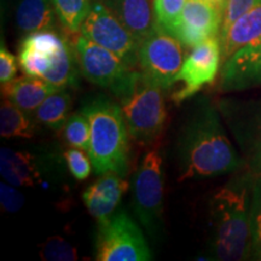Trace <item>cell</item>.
<instances>
[{
  "mask_svg": "<svg viewBox=\"0 0 261 261\" xmlns=\"http://www.w3.org/2000/svg\"><path fill=\"white\" fill-rule=\"evenodd\" d=\"M0 173L9 184L32 188L41 181L35 158L27 151L3 148L0 151Z\"/></svg>",
  "mask_w": 261,
  "mask_h": 261,
  "instance_id": "cell-16",
  "label": "cell"
},
{
  "mask_svg": "<svg viewBox=\"0 0 261 261\" xmlns=\"http://www.w3.org/2000/svg\"><path fill=\"white\" fill-rule=\"evenodd\" d=\"M80 34L112 51L132 69L139 65V40L99 0L92 2Z\"/></svg>",
  "mask_w": 261,
  "mask_h": 261,
  "instance_id": "cell-9",
  "label": "cell"
},
{
  "mask_svg": "<svg viewBox=\"0 0 261 261\" xmlns=\"http://www.w3.org/2000/svg\"><path fill=\"white\" fill-rule=\"evenodd\" d=\"M162 91L158 84L139 71L132 89L120 98L129 136L136 142L149 144L163 130L167 110Z\"/></svg>",
  "mask_w": 261,
  "mask_h": 261,
  "instance_id": "cell-5",
  "label": "cell"
},
{
  "mask_svg": "<svg viewBox=\"0 0 261 261\" xmlns=\"http://www.w3.org/2000/svg\"><path fill=\"white\" fill-rule=\"evenodd\" d=\"M221 60V45L218 37L208 38L192 48L173 83V86H178L172 92L173 102L181 104L195 96L204 85L213 83Z\"/></svg>",
  "mask_w": 261,
  "mask_h": 261,
  "instance_id": "cell-11",
  "label": "cell"
},
{
  "mask_svg": "<svg viewBox=\"0 0 261 261\" xmlns=\"http://www.w3.org/2000/svg\"><path fill=\"white\" fill-rule=\"evenodd\" d=\"M41 259L48 261H73L77 260L75 247L68 243L63 237L52 236L42 244L40 250Z\"/></svg>",
  "mask_w": 261,
  "mask_h": 261,
  "instance_id": "cell-25",
  "label": "cell"
},
{
  "mask_svg": "<svg viewBox=\"0 0 261 261\" xmlns=\"http://www.w3.org/2000/svg\"><path fill=\"white\" fill-rule=\"evenodd\" d=\"M178 180L236 172L243 161L225 133L219 114L207 98L197 100L178 139Z\"/></svg>",
  "mask_w": 261,
  "mask_h": 261,
  "instance_id": "cell-1",
  "label": "cell"
},
{
  "mask_svg": "<svg viewBox=\"0 0 261 261\" xmlns=\"http://www.w3.org/2000/svg\"><path fill=\"white\" fill-rule=\"evenodd\" d=\"M129 29L139 42L155 24L149 0H99Z\"/></svg>",
  "mask_w": 261,
  "mask_h": 261,
  "instance_id": "cell-17",
  "label": "cell"
},
{
  "mask_svg": "<svg viewBox=\"0 0 261 261\" xmlns=\"http://www.w3.org/2000/svg\"><path fill=\"white\" fill-rule=\"evenodd\" d=\"M0 135L3 138H32L35 135V123L28 113L6 98L0 106Z\"/></svg>",
  "mask_w": 261,
  "mask_h": 261,
  "instance_id": "cell-21",
  "label": "cell"
},
{
  "mask_svg": "<svg viewBox=\"0 0 261 261\" xmlns=\"http://www.w3.org/2000/svg\"><path fill=\"white\" fill-rule=\"evenodd\" d=\"M56 11L60 24L67 34L75 35L80 33L85 18L89 15L91 0H51Z\"/></svg>",
  "mask_w": 261,
  "mask_h": 261,
  "instance_id": "cell-22",
  "label": "cell"
},
{
  "mask_svg": "<svg viewBox=\"0 0 261 261\" xmlns=\"http://www.w3.org/2000/svg\"><path fill=\"white\" fill-rule=\"evenodd\" d=\"M223 9L205 0H188L180 17L169 32L185 48H194L207 40L218 37L221 27Z\"/></svg>",
  "mask_w": 261,
  "mask_h": 261,
  "instance_id": "cell-12",
  "label": "cell"
},
{
  "mask_svg": "<svg viewBox=\"0 0 261 261\" xmlns=\"http://www.w3.org/2000/svg\"><path fill=\"white\" fill-rule=\"evenodd\" d=\"M254 123L256 126V130H257V137L261 136V106L257 109V112L255 114V117H254Z\"/></svg>",
  "mask_w": 261,
  "mask_h": 261,
  "instance_id": "cell-33",
  "label": "cell"
},
{
  "mask_svg": "<svg viewBox=\"0 0 261 261\" xmlns=\"http://www.w3.org/2000/svg\"><path fill=\"white\" fill-rule=\"evenodd\" d=\"M221 89L242 91L261 85V37L224 62Z\"/></svg>",
  "mask_w": 261,
  "mask_h": 261,
  "instance_id": "cell-13",
  "label": "cell"
},
{
  "mask_svg": "<svg viewBox=\"0 0 261 261\" xmlns=\"http://www.w3.org/2000/svg\"><path fill=\"white\" fill-rule=\"evenodd\" d=\"M74 47L81 74L91 84L109 90L119 99L132 89L139 71L129 68L112 51L83 34L75 38Z\"/></svg>",
  "mask_w": 261,
  "mask_h": 261,
  "instance_id": "cell-6",
  "label": "cell"
},
{
  "mask_svg": "<svg viewBox=\"0 0 261 261\" xmlns=\"http://www.w3.org/2000/svg\"><path fill=\"white\" fill-rule=\"evenodd\" d=\"M255 175L233 177L212 197L211 252L215 260L238 261L250 256V203Z\"/></svg>",
  "mask_w": 261,
  "mask_h": 261,
  "instance_id": "cell-2",
  "label": "cell"
},
{
  "mask_svg": "<svg viewBox=\"0 0 261 261\" xmlns=\"http://www.w3.org/2000/svg\"><path fill=\"white\" fill-rule=\"evenodd\" d=\"M128 188L121 175L106 173L84 191L83 201L89 213L100 221L114 213Z\"/></svg>",
  "mask_w": 261,
  "mask_h": 261,
  "instance_id": "cell-14",
  "label": "cell"
},
{
  "mask_svg": "<svg viewBox=\"0 0 261 261\" xmlns=\"http://www.w3.org/2000/svg\"><path fill=\"white\" fill-rule=\"evenodd\" d=\"M250 255H253L254 259L261 260V242L253 244L252 250H250Z\"/></svg>",
  "mask_w": 261,
  "mask_h": 261,
  "instance_id": "cell-32",
  "label": "cell"
},
{
  "mask_svg": "<svg viewBox=\"0 0 261 261\" xmlns=\"http://www.w3.org/2000/svg\"><path fill=\"white\" fill-rule=\"evenodd\" d=\"M85 150L70 148L63 154L64 161L69 169L70 174L77 181H83L90 177L93 166H91L90 156L85 154Z\"/></svg>",
  "mask_w": 261,
  "mask_h": 261,
  "instance_id": "cell-27",
  "label": "cell"
},
{
  "mask_svg": "<svg viewBox=\"0 0 261 261\" xmlns=\"http://www.w3.org/2000/svg\"><path fill=\"white\" fill-rule=\"evenodd\" d=\"M25 202L24 195L17 189H15V185L0 184V204L2 208L8 213H15L23 207Z\"/></svg>",
  "mask_w": 261,
  "mask_h": 261,
  "instance_id": "cell-29",
  "label": "cell"
},
{
  "mask_svg": "<svg viewBox=\"0 0 261 261\" xmlns=\"http://www.w3.org/2000/svg\"><path fill=\"white\" fill-rule=\"evenodd\" d=\"M60 87H56L40 77L24 75L2 85V94L15 106L31 114L38 109L46 98Z\"/></svg>",
  "mask_w": 261,
  "mask_h": 261,
  "instance_id": "cell-15",
  "label": "cell"
},
{
  "mask_svg": "<svg viewBox=\"0 0 261 261\" xmlns=\"http://www.w3.org/2000/svg\"><path fill=\"white\" fill-rule=\"evenodd\" d=\"M96 260L148 261L151 250L138 225L126 212H117L98 221Z\"/></svg>",
  "mask_w": 261,
  "mask_h": 261,
  "instance_id": "cell-7",
  "label": "cell"
},
{
  "mask_svg": "<svg viewBox=\"0 0 261 261\" xmlns=\"http://www.w3.org/2000/svg\"><path fill=\"white\" fill-rule=\"evenodd\" d=\"M249 171L254 175H261V136L257 137L249 158Z\"/></svg>",
  "mask_w": 261,
  "mask_h": 261,
  "instance_id": "cell-31",
  "label": "cell"
},
{
  "mask_svg": "<svg viewBox=\"0 0 261 261\" xmlns=\"http://www.w3.org/2000/svg\"><path fill=\"white\" fill-rule=\"evenodd\" d=\"M80 112L90 123L87 154L94 173H116L125 177L129 167V132L122 108L110 98L98 96L85 103Z\"/></svg>",
  "mask_w": 261,
  "mask_h": 261,
  "instance_id": "cell-3",
  "label": "cell"
},
{
  "mask_svg": "<svg viewBox=\"0 0 261 261\" xmlns=\"http://www.w3.org/2000/svg\"><path fill=\"white\" fill-rule=\"evenodd\" d=\"M205 2H210V3H212V4L219 6V8L223 9V5H224L225 0H205Z\"/></svg>",
  "mask_w": 261,
  "mask_h": 261,
  "instance_id": "cell-34",
  "label": "cell"
},
{
  "mask_svg": "<svg viewBox=\"0 0 261 261\" xmlns=\"http://www.w3.org/2000/svg\"><path fill=\"white\" fill-rule=\"evenodd\" d=\"M18 64L25 75L40 77L60 89L79 86L81 71L74 42L56 29L27 34L19 46Z\"/></svg>",
  "mask_w": 261,
  "mask_h": 261,
  "instance_id": "cell-4",
  "label": "cell"
},
{
  "mask_svg": "<svg viewBox=\"0 0 261 261\" xmlns=\"http://www.w3.org/2000/svg\"><path fill=\"white\" fill-rule=\"evenodd\" d=\"M250 236L252 246L261 242V175H255L250 203Z\"/></svg>",
  "mask_w": 261,
  "mask_h": 261,
  "instance_id": "cell-28",
  "label": "cell"
},
{
  "mask_svg": "<svg viewBox=\"0 0 261 261\" xmlns=\"http://www.w3.org/2000/svg\"><path fill=\"white\" fill-rule=\"evenodd\" d=\"M259 4H261V0H225L221 16L220 37H223L237 19Z\"/></svg>",
  "mask_w": 261,
  "mask_h": 261,
  "instance_id": "cell-26",
  "label": "cell"
},
{
  "mask_svg": "<svg viewBox=\"0 0 261 261\" xmlns=\"http://www.w3.org/2000/svg\"><path fill=\"white\" fill-rule=\"evenodd\" d=\"M182 47L174 35L154 24L151 32L140 41V70L162 90L172 89L175 76L184 63Z\"/></svg>",
  "mask_w": 261,
  "mask_h": 261,
  "instance_id": "cell-10",
  "label": "cell"
},
{
  "mask_svg": "<svg viewBox=\"0 0 261 261\" xmlns=\"http://www.w3.org/2000/svg\"><path fill=\"white\" fill-rule=\"evenodd\" d=\"M17 74V61L16 57L2 44L0 48V84L5 85L15 79Z\"/></svg>",
  "mask_w": 261,
  "mask_h": 261,
  "instance_id": "cell-30",
  "label": "cell"
},
{
  "mask_svg": "<svg viewBox=\"0 0 261 261\" xmlns=\"http://www.w3.org/2000/svg\"><path fill=\"white\" fill-rule=\"evenodd\" d=\"M15 22L24 34L56 29L60 19L51 0H19L15 9Z\"/></svg>",
  "mask_w": 261,
  "mask_h": 261,
  "instance_id": "cell-18",
  "label": "cell"
},
{
  "mask_svg": "<svg viewBox=\"0 0 261 261\" xmlns=\"http://www.w3.org/2000/svg\"><path fill=\"white\" fill-rule=\"evenodd\" d=\"M62 136L70 148L87 151L90 146V123L83 113H75L62 126Z\"/></svg>",
  "mask_w": 261,
  "mask_h": 261,
  "instance_id": "cell-23",
  "label": "cell"
},
{
  "mask_svg": "<svg viewBox=\"0 0 261 261\" xmlns=\"http://www.w3.org/2000/svg\"><path fill=\"white\" fill-rule=\"evenodd\" d=\"M187 2L188 0H154L155 24L166 32H171L180 17Z\"/></svg>",
  "mask_w": 261,
  "mask_h": 261,
  "instance_id": "cell-24",
  "label": "cell"
},
{
  "mask_svg": "<svg viewBox=\"0 0 261 261\" xmlns=\"http://www.w3.org/2000/svg\"><path fill=\"white\" fill-rule=\"evenodd\" d=\"M261 37V4L248 11L220 37L221 58L225 62L240 48Z\"/></svg>",
  "mask_w": 261,
  "mask_h": 261,
  "instance_id": "cell-19",
  "label": "cell"
},
{
  "mask_svg": "<svg viewBox=\"0 0 261 261\" xmlns=\"http://www.w3.org/2000/svg\"><path fill=\"white\" fill-rule=\"evenodd\" d=\"M133 211L145 230L158 237L163 227V169L159 150L144 156L132 182Z\"/></svg>",
  "mask_w": 261,
  "mask_h": 261,
  "instance_id": "cell-8",
  "label": "cell"
},
{
  "mask_svg": "<svg viewBox=\"0 0 261 261\" xmlns=\"http://www.w3.org/2000/svg\"><path fill=\"white\" fill-rule=\"evenodd\" d=\"M71 96L65 89H57L34 112L35 121L51 129H60L69 117Z\"/></svg>",
  "mask_w": 261,
  "mask_h": 261,
  "instance_id": "cell-20",
  "label": "cell"
}]
</instances>
